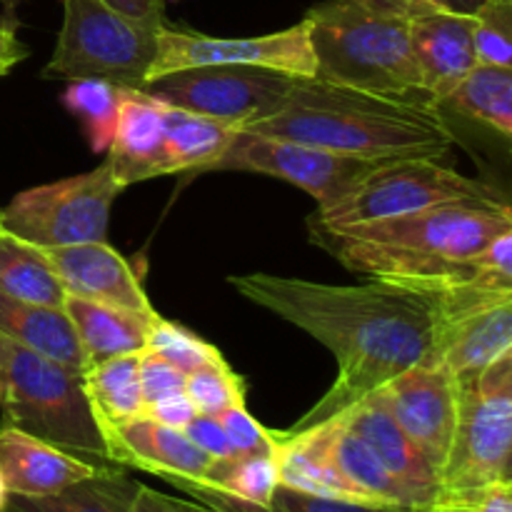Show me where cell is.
Returning <instances> with one entry per match:
<instances>
[{
    "label": "cell",
    "mask_w": 512,
    "mask_h": 512,
    "mask_svg": "<svg viewBox=\"0 0 512 512\" xmlns=\"http://www.w3.org/2000/svg\"><path fill=\"white\" fill-rule=\"evenodd\" d=\"M100 433H103L110 463L118 468H135L158 475L168 483H175V480L198 483L213 465V458L200 453L185 438L183 430L168 428L145 415L128 423L100 428Z\"/></svg>",
    "instance_id": "obj_16"
},
{
    "label": "cell",
    "mask_w": 512,
    "mask_h": 512,
    "mask_svg": "<svg viewBox=\"0 0 512 512\" xmlns=\"http://www.w3.org/2000/svg\"><path fill=\"white\" fill-rule=\"evenodd\" d=\"M25 58H28V48L20 43L15 30L0 25V75L8 73L13 65H18Z\"/></svg>",
    "instance_id": "obj_44"
},
{
    "label": "cell",
    "mask_w": 512,
    "mask_h": 512,
    "mask_svg": "<svg viewBox=\"0 0 512 512\" xmlns=\"http://www.w3.org/2000/svg\"><path fill=\"white\" fill-rule=\"evenodd\" d=\"M178 483H190V480H175L170 485ZM190 485L213 490V493L255 505V508H265L273 500L275 490L280 488L278 458H275L273 450V453L243 455V458H235L233 455L228 460H213L208 475Z\"/></svg>",
    "instance_id": "obj_30"
},
{
    "label": "cell",
    "mask_w": 512,
    "mask_h": 512,
    "mask_svg": "<svg viewBox=\"0 0 512 512\" xmlns=\"http://www.w3.org/2000/svg\"><path fill=\"white\" fill-rule=\"evenodd\" d=\"M425 512H512V483L460 495H438Z\"/></svg>",
    "instance_id": "obj_37"
},
{
    "label": "cell",
    "mask_w": 512,
    "mask_h": 512,
    "mask_svg": "<svg viewBox=\"0 0 512 512\" xmlns=\"http://www.w3.org/2000/svg\"><path fill=\"white\" fill-rule=\"evenodd\" d=\"M325 423H328L330 460L355 493L363 495L368 503L415 508L408 490L398 483V478L380 463L378 455L358 435L350 433L338 418H330Z\"/></svg>",
    "instance_id": "obj_25"
},
{
    "label": "cell",
    "mask_w": 512,
    "mask_h": 512,
    "mask_svg": "<svg viewBox=\"0 0 512 512\" xmlns=\"http://www.w3.org/2000/svg\"><path fill=\"white\" fill-rule=\"evenodd\" d=\"M505 230H512L508 200L440 205L403 218L340 230L310 228V233L320 248L365 280L435 290L465 283L512 288L478 260L480 250Z\"/></svg>",
    "instance_id": "obj_2"
},
{
    "label": "cell",
    "mask_w": 512,
    "mask_h": 512,
    "mask_svg": "<svg viewBox=\"0 0 512 512\" xmlns=\"http://www.w3.org/2000/svg\"><path fill=\"white\" fill-rule=\"evenodd\" d=\"M140 353L90 363L83 373L85 395L98 428L128 423L145 415L143 390L138 373Z\"/></svg>",
    "instance_id": "obj_26"
},
{
    "label": "cell",
    "mask_w": 512,
    "mask_h": 512,
    "mask_svg": "<svg viewBox=\"0 0 512 512\" xmlns=\"http://www.w3.org/2000/svg\"><path fill=\"white\" fill-rule=\"evenodd\" d=\"M378 393L400 430L440 475L458 418V378L443 360L428 358L403 370Z\"/></svg>",
    "instance_id": "obj_14"
},
{
    "label": "cell",
    "mask_w": 512,
    "mask_h": 512,
    "mask_svg": "<svg viewBox=\"0 0 512 512\" xmlns=\"http://www.w3.org/2000/svg\"><path fill=\"white\" fill-rule=\"evenodd\" d=\"M0 293L23 303L63 310L65 290L48 253L0 233Z\"/></svg>",
    "instance_id": "obj_27"
},
{
    "label": "cell",
    "mask_w": 512,
    "mask_h": 512,
    "mask_svg": "<svg viewBox=\"0 0 512 512\" xmlns=\"http://www.w3.org/2000/svg\"><path fill=\"white\" fill-rule=\"evenodd\" d=\"M65 108L78 115L88 130L90 148L103 153L113 140L115 120H118L120 88L105 80H70L63 93Z\"/></svg>",
    "instance_id": "obj_32"
},
{
    "label": "cell",
    "mask_w": 512,
    "mask_h": 512,
    "mask_svg": "<svg viewBox=\"0 0 512 512\" xmlns=\"http://www.w3.org/2000/svg\"><path fill=\"white\" fill-rule=\"evenodd\" d=\"M185 438L213 460H228L233 458V448L228 443V435H225L223 425L213 415H195L188 425L183 428Z\"/></svg>",
    "instance_id": "obj_39"
},
{
    "label": "cell",
    "mask_w": 512,
    "mask_h": 512,
    "mask_svg": "<svg viewBox=\"0 0 512 512\" xmlns=\"http://www.w3.org/2000/svg\"><path fill=\"white\" fill-rule=\"evenodd\" d=\"M203 65H255L288 73L293 78H313L315 55L308 38V23L253 38H215L188 30L158 28V55L148 70V80ZM143 83V85H145Z\"/></svg>",
    "instance_id": "obj_13"
},
{
    "label": "cell",
    "mask_w": 512,
    "mask_h": 512,
    "mask_svg": "<svg viewBox=\"0 0 512 512\" xmlns=\"http://www.w3.org/2000/svg\"><path fill=\"white\" fill-rule=\"evenodd\" d=\"M123 193L108 163L88 173L70 175L15 195L0 210L3 233L15 235L40 250L65 245L103 243L108 235L110 210Z\"/></svg>",
    "instance_id": "obj_9"
},
{
    "label": "cell",
    "mask_w": 512,
    "mask_h": 512,
    "mask_svg": "<svg viewBox=\"0 0 512 512\" xmlns=\"http://www.w3.org/2000/svg\"><path fill=\"white\" fill-rule=\"evenodd\" d=\"M248 133L368 160L443 158L455 135L435 105L383 98L318 78H295L283 108Z\"/></svg>",
    "instance_id": "obj_3"
},
{
    "label": "cell",
    "mask_w": 512,
    "mask_h": 512,
    "mask_svg": "<svg viewBox=\"0 0 512 512\" xmlns=\"http://www.w3.org/2000/svg\"><path fill=\"white\" fill-rule=\"evenodd\" d=\"M8 498H10V493H8V488H5L3 478H0V512H5V505H8Z\"/></svg>",
    "instance_id": "obj_46"
},
{
    "label": "cell",
    "mask_w": 512,
    "mask_h": 512,
    "mask_svg": "<svg viewBox=\"0 0 512 512\" xmlns=\"http://www.w3.org/2000/svg\"><path fill=\"white\" fill-rule=\"evenodd\" d=\"M105 163L123 190L133 183L168 175L165 118L158 98L138 88H120L118 120Z\"/></svg>",
    "instance_id": "obj_18"
},
{
    "label": "cell",
    "mask_w": 512,
    "mask_h": 512,
    "mask_svg": "<svg viewBox=\"0 0 512 512\" xmlns=\"http://www.w3.org/2000/svg\"><path fill=\"white\" fill-rule=\"evenodd\" d=\"M365 8L375 10L383 15H395L403 20H415L420 15H428L433 10H440V0H358ZM445 10V8H443Z\"/></svg>",
    "instance_id": "obj_43"
},
{
    "label": "cell",
    "mask_w": 512,
    "mask_h": 512,
    "mask_svg": "<svg viewBox=\"0 0 512 512\" xmlns=\"http://www.w3.org/2000/svg\"><path fill=\"white\" fill-rule=\"evenodd\" d=\"M3 423L100 468H113L85 395L83 373L0 335Z\"/></svg>",
    "instance_id": "obj_5"
},
{
    "label": "cell",
    "mask_w": 512,
    "mask_h": 512,
    "mask_svg": "<svg viewBox=\"0 0 512 512\" xmlns=\"http://www.w3.org/2000/svg\"><path fill=\"white\" fill-rule=\"evenodd\" d=\"M273 438L283 488L298 490L305 495H318V498L368 503L335 470L328 453V423H318L313 428L298 430V433H288V430L273 433Z\"/></svg>",
    "instance_id": "obj_21"
},
{
    "label": "cell",
    "mask_w": 512,
    "mask_h": 512,
    "mask_svg": "<svg viewBox=\"0 0 512 512\" xmlns=\"http://www.w3.org/2000/svg\"><path fill=\"white\" fill-rule=\"evenodd\" d=\"M185 393L200 415H213V418L228 408L245 405L243 378L225 363V358L185 375Z\"/></svg>",
    "instance_id": "obj_34"
},
{
    "label": "cell",
    "mask_w": 512,
    "mask_h": 512,
    "mask_svg": "<svg viewBox=\"0 0 512 512\" xmlns=\"http://www.w3.org/2000/svg\"><path fill=\"white\" fill-rule=\"evenodd\" d=\"M512 353L473 378H458V418L440 468L438 495L512 483Z\"/></svg>",
    "instance_id": "obj_7"
},
{
    "label": "cell",
    "mask_w": 512,
    "mask_h": 512,
    "mask_svg": "<svg viewBox=\"0 0 512 512\" xmlns=\"http://www.w3.org/2000/svg\"><path fill=\"white\" fill-rule=\"evenodd\" d=\"M0 233H3V225H0Z\"/></svg>",
    "instance_id": "obj_47"
},
{
    "label": "cell",
    "mask_w": 512,
    "mask_h": 512,
    "mask_svg": "<svg viewBox=\"0 0 512 512\" xmlns=\"http://www.w3.org/2000/svg\"><path fill=\"white\" fill-rule=\"evenodd\" d=\"M475 18L453 10H433L410 20V43L423 85L440 108L460 80L478 65L473 40Z\"/></svg>",
    "instance_id": "obj_20"
},
{
    "label": "cell",
    "mask_w": 512,
    "mask_h": 512,
    "mask_svg": "<svg viewBox=\"0 0 512 512\" xmlns=\"http://www.w3.org/2000/svg\"><path fill=\"white\" fill-rule=\"evenodd\" d=\"M218 420L220 425H223L225 435H228V443L230 448H233L235 458H243V455L273 453L275 450L273 430H265L263 425L248 413L245 405L228 408L225 413L218 415Z\"/></svg>",
    "instance_id": "obj_36"
},
{
    "label": "cell",
    "mask_w": 512,
    "mask_h": 512,
    "mask_svg": "<svg viewBox=\"0 0 512 512\" xmlns=\"http://www.w3.org/2000/svg\"><path fill=\"white\" fill-rule=\"evenodd\" d=\"M118 468V465H113ZM108 468L88 463L13 425H0V478L10 495L45 498Z\"/></svg>",
    "instance_id": "obj_19"
},
{
    "label": "cell",
    "mask_w": 512,
    "mask_h": 512,
    "mask_svg": "<svg viewBox=\"0 0 512 512\" xmlns=\"http://www.w3.org/2000/svg\"><path fill=\"white\" fill-rule=\"evenodd\" d=\"M335 418L378 455L380 463L408 490L415 508L428 510L435 503L440 493L438 473L430 468L423 453L400 430V425L395 423V418L390 415L388 405H385L383 395L378 390L365 395L363 400L353 403L350 408H345Z\"/></svg>",
    "instance_id": "obj_17"
},
{
    "label": "cell",
    "mask_w": 512,
    "mask_h": 512,
    "mask_svg": "<svg viewBox=\"0 0 512 512\" xmlns=\"http://www.w3.org/2000/svg\"><path fill=\"white\" fill-rule=\"evenodd\" d=\"M65 318L78 333L80 345L90 363L118 358V355L143 353L148 348V325L153 318L110 308V305L90 303V300L65 295Z\"/></svg>",
    "instance_id": "obj_23"
},
{
    "label": "cell",
    "mask_w": 512,
    "mask_h": 512,
    "mask_svg": "<svg viewBox=\"0 0 512 512\" xmlns=\"http://www.w3.org/2000/svg\"><path fill=\"white\" fill-rule=\"evenodd\" d=\"M380 163L385 160L355 158L295 140L240 130L213 170H245V173L285 180L313 195L318 208H325L335 203L345 190L360 183L365 175L373 173Z\"/></svg>",
    "instance_id": "obj_12"
},
{
    "label": "cell",
    "mask_w": 512,
    "mask_h": 512,
    "mask_svg": "<svg viewBox=\"0 0 512 512\" xmlns=\"http://www.w3.org/2000/svg\"><path fill=\"white\" fill-rule=\"evenodd\" d=\"M138 373H140V390H143L145 405L163 398V395L185 390L183 370L170 365L168 360L158 358V355L150 353V350H143V353H140Z\"/></svg>",
    "instance_id": "obj_38"
},
{
    "label": "cell",
    "mask_w": 512,
    "mask_h": 512,
    "mask_svg": "<svg viewBox=\"0 0 512 512\" xmlns=\"http://www.w3.org/2000/svg\"><path fill=\"white\" fill-rule=\"evenodd\" d=\"M230 285L245 300L313 335L338 360L335 383L288 433L335 418L403 370L435 358L438 308L425 290L385 280L328 285L268 273L233 275Z\"/></svg>",
    "instance_id": "obj_1"
},
{
    "label": "cell",
    "mask_w": 512,
    "mask_h": 512,
    "mask_svg": "<svg viewBox=\"0 0 512 512\" xmlns=\"http://www.w3.org/2000/svg\"><path fill=\"white\" fill-rule=\"evenodd\" d=\"M473 18L478 63L512 68V0H488Z\"/></svg>",
    "instance_id": "obj_35"
},
{
    "label": "cell",
    "mask_w": 512,
    "mask_h": 512,
    "mask_svg": "<svg viewBox=\"0 0 512 512\" xmlns=\"http://www.w3.org/2000/svg\"><path fill=\"white\" fill-rule=\"evenodd\" d=\"M100 3L145 28L158 30L165 25V0H100Z\"/></svg>",
    "instance_id": "obj_42"
},
{
    "label": "cell",
    "mask_w": 512,
    "mask_h": 512,
    "mask_svg": "<svg viewBox=\"0 0 512 512\" xmlns=\"http://www.w3.org/2000/svg\"><path fill=\"white\" fill-rule=\"evenodd\" d=\"M45 253L63 283L65 295L128 310L143 318L158 315L135 270L125 263V258L113 245H108V240L65 245V248H53Z\"/></svg>",
    "instance_id": "obj_15"
},
{
    "label": "cell",
    "mask_w": 512,
    "mask_h": 512,
    "mask_svg": "<svg viewBox=\"0 0 512 512\" xmlns=\"http://www.w3.org/2000/svg\"><path fill=\"white\" fill-rule=\"evenodd\" d=\"M485 3H488V0H440V5H443L445 10H453V13H465V15L478 13V8H483Z\"/></svg>",
    "instance_id": "obj_45"
},
{
    "label": "cell",
    "mask_w": 512,
    "mask_h": 512,
    "mask_svg": "<svg viewBox=\"0 0 512 512\" xmlns=\"http://www.w3.org/2000/svg\"><path fill=\"white\" fill-rule=\"evenodd\" d=\"M198 415L193 400L188 398L185 390H178V393L163 395V398L153 400V403L145 405V418H153L158 423L168 425V428L183 430L190 420Z\"/></svg>",
    "instance_id": "obj_41"
},
{
    "label": "cell",
    "mask_w": 512,
    "mask_h": 512,
    "mask_svg": "<svg viewBox=\"0 0 512 512\" xmlns=\"http://www.w3.org/2000/svg\"><path fill=\"white\" fill-rule=\"evenodd\" d=\"M183 493L193 495V500H200L205 505L223 512H425L418 508H403V505H375V503H350V500H333V498H318V495H305L298 490H290L280 485L275 490L273 500L265 508H255V505L240 503V500L225 498V495L213 493V490L198 488L190 483L175 485Z\"/></svg>",
    "instance_id": "obj_31"
},
{
    "label": "cell",
    "mask_w": 512,
    "mask_h": 512,
    "mask_svg": "<svg viewBox=\"0 0 512 512\" xmlns=\"http://www.w3.org/2000/svg\"><path fill=\"white\" fill-rule=\"evenodd\" d=\"M505 200L490 183L440 165L435 158L385 160L335 203L315 210L310 228L340 230L378 220L403 218L453 203Z\"/></svg>",
    "instance_id": "obj_6"
},
{
    "label": "cell",
    "mask_w": 512,
    "mask_h": 512,
    "mask_svg": "<svg viewBox=\"0 0 512 512\" xmlns=\"http://www.w3.org/2000/svg\"><path fill=\"white\" fill-rule=\"evenodd\" d=\"M128 512H223L213 505H205L200 500H183L175 495H165L148 485H135V493L130 498Z\"/></svg>",
    "instance_id": "obj_40"
},
{
    "label": "cell",
    "mask_w": 512,
    "mask_h": 512,
    "mask_svg": "<svg viewBox=\"0 0 512 512\" xmlns=\"http://www.w3.org/2000/svg\"><path fill=\"white\" fill-rule=\"evenodd\" d=\"M450 108L465 118L483 123L500 138L512 135V68L478 63L458 88L440 103V110Z\"/></svg>",
    "instance_id": "obj_28"
},
{
    "label": "cell",
    "mask_w": 512,
    "mask_h": 512,
    "mask_svg": "<svg viewBox=\"0 0 512 512\" xmlns=\"http://www.w3.org/2000/svg\"><path fill=\"white\" fill-rule=\"evenodd\" d=\"M165 118V168L168 175L185 173H205L213 170L230 148L240 128L220 120L205 118V115L190 113V110L173 108L163 103Z\"/></svg>",
    "instance_id": "obj_24"
},
{
    "label": "cell",
    "mask_w": 512,
    "mask_h": 512,
    "mask_svg": "<svg viewBox=\"0 0 512 512\" xmlns=\"http://www.w3.org/2000/svg\"><path fill=\"white\" fill-rule=\"evenodd\" d=\"M303 20L315 55L313 78L383 98L435 105L410 43V20L375 13L358 0H328L310 8Z\"/></svg>",
    "instance_id": "obj_4"
},
{
    "label": "cell",
    "mask_w": 512,
    "mask_h": 512,
    "mask_svg": "<svg viewBox=\"0 0 512 512\" xmlns=\"http://www.w3.org/2000/svg\"><path fill=\"white\" fill-rule=\"evenodd\" d=\"M0 335L75 373H85L90 365L78 333L63 310L23 303L0 293Z\"/></svg>",
    "instance_id": "obj_22"
},
{
    "label": "cell",
    "mask_w": 512,
    "mask_h": 512,
    "mask_svg": "<svg viewBox=\"0 0 512 512\" xmlns=\"http://www.w3.org/2000/svg\"><path fill=\"white\" fill-rule=\"evenodd\" d=\"M295 78L255 65H203L148 80L143 93L160 103L190 110L245 130L283 108Z\"/></svg>",
    "instance_id": "obj_10"
},
{
    "label": "cell",
    "mask_w": 512,
    "mask_h": 512,
    "mask_svg": "<svg viewBox=\"0 0 512 512\" xmlns=\"http://www.w3.org/2000/svg\"><path fill=\"white\" fill-rule=\"evenodd\" d=\"M135 485L120 468H108L45 498L10 495L5 512H128Z\"/></svg>",
    "instance_id": "obj_29"
},
{
    "label": "cell",
    "mask_w": 512,
    "mask_h": 512,
    "mask_svg": "<svg viewBox=\"0 0 512 512\" xmlns=\"http://www.w3.org/2000/svg\"><path fill=\"white\" fill-rule=\"evenodd\" d=\"M158 55V30L115 13L100 0H63V28L43 78L105 80L143 88Z\"/></svg>",
    "instance_id": "obj_8"
},
{
    "label": "cell",
    "mask_w": 512,
    "mask_h": 512,
    "mask_svg": "<svg viewBox=\"0 0 512 512\" xmlns=\"http://www.w3.org/2000/svg\"><path fill=\"white\" fill-rule=\"evenodd\" d=\"M145 350L168 360L170 365L183 370L185 375L208 363L223 360V355H220L215 345L205 343L193 330L183 328V325L173 323V320H165L163 315H155L153 323L148 325V348Z\"/></svg>",
    "instance_id": "obj_33"
},
{
    "label": "cell",
    "mask_w": 512,
    "mask_h": 512,
    "mask_svg": "<svg viewBox=\"0 0 512 512\" xmlns=\"http://www.w3.org/2000/svg\"><path fill=\"white\" fill-rule=\"evenodd\" d=\"M438 308L435 358L455 378H473L512 353V288L465 283L425 290Z\"/></svg>",
    "instance_id": "obj_11"
}]
</instances>
